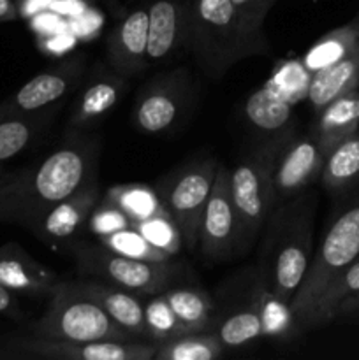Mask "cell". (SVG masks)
<instances>
[{"instance_id":"14","label":"cell","mask_w":359,"mask_h":360,"mask_svg":"<svg viewBox=\"0 0 359 360\" xmlns=\"http://www.w3.org/2000/svg\"><path fill=\"white\" fill-rule=\"evenodd\" d=\"M155 343L144 341H67L37 338L21 343V350L28 357L60 360H151Z\"/></svg>"},{"instance_id":"38","label":"cell","mask_w":359,"mask_h":360,"mask_svg":"<svg viewBox=\"0 0 359 360\" xmlns=\"http://www.w3.org/2000/svg\"><path fill=\"white\" fill-rule=\"evenodd\" d=\"M18 18V7L14 0H0V23L14 21Z\"/></svg>"},{"instance_id":"37","label":"cell","mask_w":359,"mask_h":360,"mask_svg":"<svg viewBox=\"0 0 359 360\" xmlns=\"http://www.w3.org/2000/svg\"><path fill=\"white\" fill-rule=\"evenodd\" d=\"M0 313H7V315H20V308H18L16 301L13 297V292L7 287L0 283Z\"/></svg>"},{"instance_id":"28","label":"cell","mask_w":359,"mask_h":360,"mask_svg":"<svg viewBox=\"0 0 359 360\" xmlns=\"http://www.w3.org/2000/svg\"><path fill=\"white\" fill-rule=\"evenodd\" d=\"M225 354L224 345L211 330L187 333L157 343L155 360H217Z\"/></svg>"},{"instance_id":"40","label":"cell","mask_w":359,"mask_h":360,"mask_svg":"<svg viewBox=\"0 0 359 360\" xmlns=\"http://www.w3.org/2000/svg\"><path fill=\"white\" fill-rule=\"evenodd\" d=\"M355 21H358V30H359V16H358V20H355Z\"/></svg>"},{"instance_id":"5","label":"cell","mask_w":359,"mask_h":360,"mask_svg":"<svg viewBox=\"0 0 359 360\" xmlns=\"http://www.w3.org/2000/svg\"><path fill=\"white\" fill-rule=\"evenodd\" d=\"M359 259V200L331 224L310 260L308 271L291 301L298 326L306 330L308 320L329 285Z\"/></svg>"},{"instance_id":"7","label":"cell","mask_w":359,"mask_h":360,"mask_svg":"<svg viewBox=\"0 0 359 360\" xmlns=\"http://www.w3.org/2000/svg\"><path fill=\"white\" fill-rule=\"evenodd\" d=\"M80 273L125 288L136 295H155L168 290L180 267L171 259L164 262L137 260L111 252L106 246L74 241L67 246Z\"/></svg>"},{"instance_id":"33","label":"cell","mask_w":359,"mask_h":360,"mask_svg":"<svg viewBox=\"0 0 359 360\" xmlns=\"http://www.w3.org/2000/svg\"><path fill=\"white\" fill-rule=\"evenodd\" d=\"M99 243L106 246L111 252L120 253L123 257H130V259L137 260H155V262H164V260L172 259L168 253L162 252L160 248L151 245L143 234L136 231L134 227L123 229V231H116L113 234L102 236L99 238Z\"/></svg>"},{"instance_id":"34","label":"cell","mask_w":359,"mask_h":360,"mask_svg":"<svg viewBox=\"0 0 359 360\" xmlns=\"http://www.w3.org/2000/svg\"><path fill=\"white\" fill-rule=\"evenodd\" d=\"M132 227L139 234H143L151 245L168 253L169 257L178 255L185 248L183 246L182 232H180L178 225H176V221L172 220V217L168 211L155 214L151 218H146L143 221H137Z\"/></svg>"},{"instance_id":"39","label":"cell","mask_w":359,"mask_h":360,"mask_svg":"<svg viewBox=\"0 0 359 360\" xmlns=\"http://www.w3.org/2000/svg\"><path fill=\"white\" fill-rule=\"evenodd\" d=\"M4 179H6V178H0V185H2V183H4Z\"/></svg>"},{"instance_id":"23","label":"cell","mask_w":359,"mask_h":360,"mask_svg":"<svg viewBox=\"0 0 359 360\" xmlns=\"http://www.w3.org/2000/svg\"><path fill=\"white\" fill-rule=\"evenodd\" d=\"M51 112L32 115H0V162L23 153L44 134L51 123Z\"/></svg>"},{"instance_id":"31","label":"cell","mask_w":359,"mask_h":360,"mask_svg":"<svg viewBox=\"0 0 359 360\" xmlns=\"http://www.w3.org/2000/svg\"><path fill=\"white\" fill-rule=\"evenodd\" d=\"M355 295H359V259L354 260L324 292V295L319 299L315 309H313L312 316H310L306 330L336 319L338 306L347 299L355 297Z\"/></svg>"},{"instance_id":"21","label":"cell","mask_w":359,"mask_h":360,"mask_svg":"<svg viewBox=\"0 0 359 360\" xmlns=\"http://www.w3.org/2000/svg\"><path fill=\"white\" fill-rule=\"evenodd\" d=\"M352 90H359V48L345 58L310 74L306 97L313 111L320 112L327 104Z\"/></svg>"},{"instance_id":"35","label":"cell","mask_w":359,"mask_h":360,"mask_svg":"<svg viewBox=\"0 0 359 360\" xmlns=\"http://www.w3.org/2000/svg\"><path fill=\"white\" fill-rule=\"evenodd\" d=\"M87 227L99 239L102 236H108L116 231L132 227V221L129 220V217L120 207H116L115 204L106 200L104 197H101L97 206L92 210Z\"/></svg>"},{"instance_id":"20","label":"cell","mask_w":359,"mask_h":360,"mask_svg":"<svg viewBox=\"0 0 359 360\" xmlns=\"http://www.w3.org/2000/svg\"><path fill=\"white\" fill-rule=\"evenodd\" d=\"M73 287L80 294L97 302L127 333L132 334L134 338H146L148 340L144 306L136 294L118 287V285L109 283V281L99 280V278L73 281Z\"/></svg>"},{"instance_id":"12","label":"cell","mask_w":359,"mask_h":360,"mask_svg":"<svg viewBox=\"0 0 359 360\" xmlns=\"http://www.w3.org/2000/svg\"><path fill=\"white\" fill-rule=\"evenodd\" d=\"M326 155L312 134L299 136L294 132L284 141L273 164L275 206L298 193L305 192L320 178Z\"/></svg>"},{"instance_id":"13","label":"cell","mask_w":359,"mask_h":360,"mask_svg":"<svg viewBox=\"0 0 359 360\" xmlns=\"http://www.w3.org/2000/svg\"><path fill=\"white\" fill-rule=\"evenodd\" d=\"M125 90V77L108 65L95 67L90 76L81 81L67 120V134H84L94 129L118 105Z\"/></svg>"},{"instance_id":"27","label":"cell","mask_w":359,"mask_h":360,"mask_svg":"<svg viewBox=\"0 0 359 360\" xmlns=\"http://www.w3.org/2000/svg\"><path fill=\"white\" fill-rule=\"evenodd\" d=\"M359 179V130L327 153L320 181L329 192H340Z\"/></svg>"},{"instance_id":"25","label":"cell","mask_w":359,"mask_h":360,"mask_svg":"<svg viewBox=\"0 0 359 360\" xmlns=\"http://www.w3.org/2000/svg\"><path fill=\"white\" fill-rule=\"evenodd\" d=\"M259 309V315L263 319L264 326V338H273V340H292L296 333H301L296 320L294 313H292L291 302L284 301L267 290L259 280H257V287L253 288V294L250 297Z\"/></svg>"},{"instance_id":"36","label":"cell","mask_w":359,"mask_h":360,"mask_svg":"<svg viewBox=\"0 0 359 360\" xmlns=\"http://www.w3.org/2000/svg\"><path fill=\"white\" fill-rule=\"evenodd\" d=\"M231 2L246 25L256 30H263L264 21L277 0H231Z\"/></svg>"},{"instance_id":"17","label":"cell","mask_w":359,"mask_h":360,"mask_svg":"<svg viewBox=\"0 0 359 360\" xmlns=\"http://www.w3.org/2000/svg\"><path fill=\"white\" fill-rule=\"evenodd\" d=\"M106 62L125 79L148 67V7H134L113 28L106 42Z\"/></svg>"},{"instance_id":"16","label":"cell","mask_w":359,"mask_h":360,"mask_svg":"<svg viewBox=\"0 0 359 360\" xmlns=\"http://www.w3.org/2000/svg\"><path fill=\"white\" fill-rule=\"evenodd\" d=\"M99 179L88 183L48 211L32 229V234L51 250L67 248L87 227L92 210L101 200Z\"/></svg>"},{"instance_id":"22","label":"cell","mask_w":359,"mask_h":360,"mask_svg":"<svg viewBox=\"0 0 359 360\" xmlns=\"http://www.w3.org/2000/svg\"><path fill=\"white\" fill-rule=\"evenodd\" d=\"M317 115L319 118L310 134L315 137L322 153L327 157L334 146L359 130V90L341 95Z\"/></svg>"},{"instance_id":"10","label":"cell","mask_w":359,"mask_h":360,"mask_svg":"<svg viewBox=\"0 0 359 360\" xmlns=\"http://www.w3.org/2000/svg\"><path fill=\"white\" fill-rule=\"evenodd\" d=\"M236 239L238 217L231 197L229 169L224 164H218L213 186L201 218L197 248L210 262H225L236 257Z\"/></svg>"},{"instance_id":"18","label":"cell","mask_w":359,"mask_h":360,"mask_svg":"<svg viewBox=\"0 0 359 360\" xmlns=\"http://www.w3.org/2000/svg\"><path fill=\"white\" fill-rule=\"evenodd\" d=\"M285 90L287 88L284 83V70H280L246 101V118L260 134V143L280 139L294 130L291 120L292 105L298 95L296 91L285 94Z\"/></svg>"},{"instance_id":"26","label":"cell","mask_w":359,"mask_h":360,"mask_svg":"<svg viewBox=\"0 0 359 360\" xmlns=\"http://www.w3.org/2000/svg\"><path fill=\"white\" fill-rule=\"evenodd\" d=\"M355 48H359V30L358 21L344 25L340 28H334L329 34L322 35L312 48L306 51L301 58L303 67L308 74L317 72L338 60L351 55Z\"/></svg>"},{"instance_id":"8","label":"cell","mask_w":359,"mask_h":360,"mask_svg":"<svg viewBox=\"0 0 359 360\" xmlns=\"http://www.w3.org/2000/svg\"><path fill=\"white\" fill-rule=\"evenodd\" d=\"M220 162L215 158L192 162L157 186L165 211L178 225L187 250H196L199 227Z\"/></svg>"},{"instance_id":"6","label":"cell","mask_w":359,"mask_h":360,"mask_svg":"<svg viewBox=\"0 0 359 360\" xmlns=\"http://www.w3.org/2000/svg\"><path fill=\"white\" fill-rule=\"evenodd\" d=\"M37 338L67 341L137 340L118 326L97 302L80 294L73 281H60L48 295V308L32 326Z\"/></svg>"},{"instance_id":"15","label":"cell","mask_w":359,"mask_h":360,"mask_svg":"<svg viewBox=\"0 0 359 360\" xmlns=\"http://www.w3.org/2000/svg\"><path fill=\"white\" fill-rule=\"evenodd\" d=\"M190 44V0H153L148 7V65L172 60Z\"/></svg>"},{"instance_id":"19","label":"cell","mask_w":359,"mask_h":360,"mask_svg":"<svg viewBox=\"0 0 359 360\" xmlns=\"http://www.w3.org/2000/svg\"><path fill=\"white\" fill-rule=\"evenodd\" d=\"M60 281L56 271L35 260L16 243H7L0 248V283L11 292L48 297Z\"/></svg>"},{"instance_id":"4","label":"cell","mask_w":359,"mask_h":360,"mask_svg":"<svg viewBox=\"0 0 359 360\" xmlns=\"http://www.w3.org/2000/svg\"><path fill=\"white\" fill-rule=\"evenodd\" d=\"M292 132L294 130L280 139L259 143V146L253 148L234 167L229 169L231 197L238 217L236 255L248 252L273 211V164L278 150Z\"/></svg>"},{"instance_id":"9","label":"cell","mask_w":359,"mask_h":360,"mask_svg":"<svg viewBox=\"0 0 359 360\" xmlns=\"http://www.w3.org/2000/svg\"><path fill=\"white\" fill-rule=\"evenodd\" d=\"M194 97V81L187 67H176L148 81L132 109L134 125L148 136L165 134L178 125Z\"/></svg>"},{"instance_id":"11","label":"cell","mask_w":359,"mask_h":360,"mask_svg":"<svg viewBox=\"0 0 359 360\" xmlns=\"http://www.w3.org/2000/svg\"><path fill=\"white\" fill-rule=\"evenodd\" d=\"M87 72V58L73 56L53 69L28 79L6 104L0 105V115H32L46 111L62 98L77 90Z\"/></svg>"},{"instance_id":"2","label":"cell","mask_w":359,"mask_h":360,"mask_svg":"<svg viewBox=\"0 0 359 360\" xmlns=\"http://www.w3.org/2000/svg\"><path fill=\"white\" fill-rule=\"evenodd\" d=\"M315 211L317 193L305 190L277 204L264 225L257 280L284 301H292L308 271Z\"/></svg>"},{"instance_id":"32","label":"cell","mask_w":359,"mask_h":360,"mask_svg":"<svg viewBox=\"0 0 359 360\" xmlns=\"http://www.w3.org/2000/svg\"><path fill=\"white\" fill-rule=\"evenodd\" d=\"M144 322H146L148 340L153 341L155 345L162 341L172 340L182 334H187V329L176 313L172 311L171 304L165 299L164 292L151 295L148 302H144Z\"/></svg>"},{"instance_id":"29","label":"cell","mask_w":359,"mask_h":360,"mask_svg":"<svg viewBox=\"0 0 359 360\" xmlns=\"http://www.w3.org/2000/svg\"><path fill=\"white\" fill-rule=\"evenodd\" d=\"M102 197L120 207L129 217L132 225L165 211L157 190L148 185H141V183L115 185L106 190Z\"/></svg>"},{"instance_id":"24","label":"cell","mask_w":359,"mask_h":360,"mask_svg":"<svg viewBox=\"0 0 359 360\" xmlns=\"http://www.w3.org/2000/svg\"><path fill=\"white\" fill-rule=\"evenodd\" d=\"M164 295L187 333H208L211 329L215 302L203 288L175 287L164 290Z\"/></svg>"},{"instance_id":"1","label":"cell","mask_w":359,"mask_h":360,"mask_svg":"<svg viewBox=\"0 0 359 360\" xmlns=\"http://www.w3.org/2000/svg\"><path fill=\"white\" fill-rule=\"evenodd\" d=\"M99 155V137L67 134V139L41 162L4 179L0 221L30 232L51 207L97 179Z\"/></svg>"},{"instance_id":"30","label":"cell","mask_w":359,"mask_h":360,"mask_svg":"<svg viewBox=\"0 0 359 360\" xmlns=\"http://www.w3.org/2000/svg\"><path fill=\"white\" fill-rule=\"evenodd\" d=\"M224 345L225 350H236V348L246 347L259 338H264L263 319L259 309L256 308L253 301L250 299L246 304L232 309L215 333Z\"/></svg>"},{"instance_id":"3","label":"cell","mask_w":359,"mask_h":360,"mask_svg":"<svg viewBox=\"0 0 359 360\" xmlns=\"http://www.w3.org/2000/svg\"><path fill=\"white\" fill-rule=\"evenodd\" d=\"M189 48L210 79L224 77L241 60L270 53L264 32L246 25L231 0H190Z\"/></svg>"}]
</instances>
